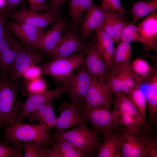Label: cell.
Here are the masks:
<instances>
[{
	"label": "cell",
	"mask_w": 157,
	"mask_h": 157,
	"mask_svg": "<svg viewBox=\"0 0 157 157\" xmlns=\"http://www.w3.org/2000/svg\"><path fill=\"white\" fill-rule=\"evenodd\" d=\"M92 0H71L69 11L72 19V25L74 28L79 27L84 15L90 6Z\"/></svg>",
	"instance_id": "cell-30"
},
{
	"label": "cell",
	"mask_w": 157,
	"mask_h": 157,
	"mask_svg": "<svg viewBox=\"0 0 157 157\" xmlns=\"http://www.w3.org/2000/svg\"><path fill=\"white\" fill-rule=\"evenodd\" d=\"M132 57L129 44L124 41L119 42L115 49L112 69H119L128 65L130 63Z\"/></svg>",
	"instance_id": "cell-28"
},
{
	"label": "cell",
	"mask_w": 157,
	"mask_h": 157,
	"mask_svg": "<svg viewBox=\"0 0 157 157\" xmlns=\"http://www.w3.org/2000/svg\"><path fill=\"white\" fill-rule=\"evenodd\" d=\"M145 143L144 137L132 133L126 128L122 129L118 140L122 157H144Z\"/></svg>",
	"instance_id": "cell-16"
},
{
	"label": "cell",
	"mask_w": 157,
	"mask_h": 157,
	"mask_svg": "<svg viewBox=\"0 0 157 157\" xmlns=\"http://www.w3.org/2000/svg\"><path fill=\"white\" fill-rule=\"evenodd\" d=\"M6 26L10 32L21 40L24 45L39 49L44 33L42 29L17 22H8Z\"/></svg>",
	"instance_id": "cell-12"
},
{
	"label": "cell",
	"mask_w": 157,
	"mask_h": 157,
	"mask_svg": "<svg viewBox=\"0 0 157 157\" xmlns=\"http://www.w3.org/2000/svg\"><path fill=\"white\" fill-rule=\"evenodd\" d=\"M111 115L115 120L130 132L144 137V122L137 108L127 95L116 97Z\"/></svg>",
	"instance_id": "cell-3"
},
{
	"label": "cell",
	"mask_w": 157,
	"mask_h": 157,
	"mask_svg": "<svg viewBox=\"0 0 157 157\" xmlns=\"http://www.w3.org/2000/svg\"><path fill=\"white\" fill-rule=\"evenodd\" d=\"M53 100L46 102L30 113L27 117L29 121L33 124L38 122L45 125L48 132L55 128L57 118L53 108Z\"/></svg>",
	"instance_id": "cell-21"
},
{
	"label": "cell",
	"mask_w": 157,
	"mask_h": 157,
	"mask_svg": "<svg viewBox=\"0 0 157 157\" xmlns=\"http://www.w3.org/2000/svg\"><path fill=\"white\" fill-rule=\"evenodd\" d=\"M101 6L112 12L125 15V10L122 6L120 0H102Z\"/></svg>",
	"instance_id": "cell-39"
},
{
	"label": "cell",
	"mask_w": 157,
	"mask_h": 157,
	"mask_svg": "<svg viewBox=\"0 0 157 157\" xmlns=\"http://www.w3.org/2000/svg\"><path fill=\"white\" fill-rule=\"evenodd\" d=\"M157 10V0L133 1L131 8L128 10L131 15L134 25L139 20Z\"/></svg>",
	"instance_id": "cell-29"
},
{
	"label": "cell",
	"mask_w": 157,
	"mask_h": 157,
	"mask_svg": "<svg viewBox=\"0 0 157 157\" xmlns=\"http://www.w3.org/2000/svg\"><path fill=\"white\" fill-rule=\"evenodd\" d=\"M3 123L1 122L0 121V129H1V126L3 125Z\"/></svg>",
	"instance_id": "cell-46"
},
{
	"label": "cell",
	"mask_w": 157,
	"mask_h": 157,
	"mask_svg": "<svg viewBox=\"0 0 157 157\" xmlns=\"http://www.w3.org/2000/svg\"><path fill=\"white\" fill-rule=\"evenodd\" d=\"M122 129L105 136V140L101 144L95 156L98 157H122V152L118 144L119 137Z\"/></svg>",
	"instance_id": "cell-26"
},
{
	"label": "cell",
	"mask_w": 157,
	"mask_h": 157,
	"mask_svg": "<svg viewBox=\"0 0 157 157\" xmlns=\"http://www.w3.org/2000/svg\"><path fill=\"white\" fill-rule=\"evenodd\" d=\"M41 75L42 72L39 65H35L30 67L22 76L25 79L31 80L40 77Z\"/></svg>",
	"instance_id": "cell-41"
},
{
	"label": "cell",
	"mask_w": 157,
	"mask_h": 157,
	"mask_svg": "<svg viewBox=\"0 0 157 157\" xmlns=\"http://www.w3.org/2000/svg\"><path fill=\"white\" fill-rule=\"evenodd\" d=\"M35 49L30 45H23L8 71L11 81L17 80L30 67L37 65L42 60L43 55Z\"/></svg>",
	"instance_id": "cell-9"
},
{
	"label": "cell",
	"mask_w": 157,
	"mask_h": 157,
	"mask_svg": "<svg viewBox=\"0 0 157 157\" xmlns=\"http://www.w3.org/2000/svg\"><path fill=\"white\" fill-rule=\"evenodd\" d=\"M85 53L82 52L39 65L42 74L51 76L57 82L70 84L76 72L84 62Z\"/></svg>",
	"instance_id": "cell-4"
},
{
	"label": "cell",
	"mask_w": 157,
	"mask_h": 157,
	"mask_svg": "<svg viewBox=\"0 0 157 157\" xmlns=\"http://www.w3.org/2000/svg\"><path fill=\"white\" fill-rule=\"evenodd\" d=\"M69 84L63 83L62 85L54 90H44L28 97L24 103L18 116L19 122L27 117L28 115L40 106L55 98L61 93L67 92Z\"/></svg>",
	"instance_id": "cell-11"
},
{
	"label": "cell",
	"mask_w": 157,
	"mask_h": 157,
	"mask_svg": "<svg viewBox=\"0 0 157 157\" xmlns=\"http://www.w3.org/2000/svg\"><path fill=\"white\" fill-rule=\"evenodd\" d=\"M110 11L92 2L86 13L81 30V38L83 42L91 32L102 26L106 17Z\"/></svg>",
	"instance_id": "cell-18"
},
{
	"label": "cell",
	"mask_w": 157,
	"mask_h": 157,
	"mask_svg": "<svg viewBox=\"0 0 157 157\" xmlns=\"http://www.w3.org/2000/svg\"><path fill=\"white\" fill-rule=\"evenodd\" d=\"M26 86L21 90V92L25 96L28 97L46 90V84L43 78L40 77L31 80H26Z\"/></svg>",
	"instance_id": "cell-34"
},
{
	"label": "cell",
	"mask_w": 157,
	"mask_h": 157,
	"mask_svg": "<svg viewBox=\"0 0 157 157\" xmlns=\"http://www.w3.org/2000/svg\"><path fill=\"white\" fill-rule=\"evenodd\" d=\"M89 74L90 81L84 99L82 103L76 105L85 109L98 107L111 111L113 93L108 85L103 86L96 77Z\"/></svg>",
	"instance_id": "cell-8"
},
{
	"label": "cell",
	"mask_w": 157,
	"mask_h": 157,
	"mask_svg": "<svg viewBox=\"0 0 157 157\" xmlns=\"http://www.w3.org/2000/svg\"><path fill=\"white\" fill-rule=\"evenodd\" d=\"M140 86L135 87L127 95L140 113L144 125L143 130L147 133L150 129L151 127L146 120L147 103L144 93L140 89Z\"/></svg>",
	"instance_id": "cell-31"
},
{
	"label": "cell",
	"mask_w": 157,
	"mask_h": 157,
	"mask_svg": "<svg viewBox=\"0 0 157 157\" xmlns=\"http://www.w3.org/2000/svg\"><path fill=\"white\" fill-rule=\"evenodd\" d=\"M13 82L8 73L0 74V121L5 126L19 123L18 116L24 104L18 99V87Z\"/></svg>",
	"instance_id": "cell-1"
},
{
	"label": "cell",
	"mask_w": 157,
	"mask_h": 157,
	"mask_svg": "<svg viewBox=\"0 0 157 157\" xmlns=\"http://www.w3.org/2000/svg\"><path fill=\"white\" fill-rule=\"evenodd\" d=\"M76 106L85 121L90 124L92 130L97 135L103 134L105 136L115 132L122 125L115 120L111 111L98 107L85 109L76 105Z\"/></svg>",
	"instance_id": "cell-6"
},
{
	"label": "cell",
	"mask_w": 157,
	"mask_h": 157,
	"mask_svg": "<svg viewBox=\"0 0 157 157\" xmlns=\"http://www.w3.org/2000/svg\"><path fill=\"white\" fill-rule=\"evenodd\" d=\"M53 139H63L81 151L85 157L95 155L98 152L101 144L97 135L87 126L85 123L67 131L59 133L53 132Z\"/></svg>",
	"instance_id": "cell-5"
},
{
	"label": "cell",
	"mask_w": 157,
	"mask_h": 157,
	"mask_svg": "<svg viewBox=\"0 0 157 157\" xmlns=\"http://www.w3.org/2000/svg\"><path fill=\"white\" fill-rule=\"evenodd\" d=\"M145 139L144 157H157V140L156 136L147 134L144 137Z\"/></svg>",
	"instance_id": "cell-38"
},
{
	"label": "cell",
	"mask_w": 157,
	"mask_h": 157,
	"mask_svg": "<svg viewBox=\"0 0 157 157\" xmlns=\"http://www.w3.org/2000/svg\"><path fill=\"white\" fill-rule=\"evenodd\" d=\"M24 45L5 28L0 43V74L7 73Z\"/></svg>",
	"instance_id": "cell-10"
},
{
	"label": "cell",
	"mask_w": 157,
	"mask_h": 157,
	"mask_svg": "<svg viewBox=\"0 0 157 157\" xmlns=\"http://www.w3.org/2000/svg\"><path fill=\"white\" fill-rule=\"evenodd\" d=\"M85 45L81 41L74 30L64 33L61 40L53 51L48 55L52 60L65 58L77 52H85Z\"/></svg>",
	"instance_id": "cell-13"
},
{
	"label": "cell",
	"mask_w": 157,
	"mask_h": 157,
	"mask_svg": "<svg viewBox=\"0 0 157 157\" xmlns=\"http://www.w3.org/2000/svg\"><path fill=\"white\" fill-rule=\"evenodd\" d=\"M138 30L137 26L131 23L129 24L127 23L122 29L119 42L124 41L129 44L134 42H137L144 44Z\"/></svg>",
	"instance_id": "cell-33"
},
{
	"label": "cell",
	"mask_w": 157,
	"mask_h": 157,
	"mask_svg": "<svg viewBox=\"0 0 157 157\" xmlns=\"http://www.w3.org/2000/svg\"><path fill=\"white\" fill-rule=\"evenodd\" d=\"M134 72L142 78L147 80L149 76L152 68L144 59L137 58L131 63Z\"/></svg>",
	"instance_id": "cell-36"
},
{
	"label": "cell",
	"mask_w": 157,
	"mask_h": 157,
	"mask_svg": "<svg viewBox=\"0 0 157 157\" xmlns=\"http://www.w3.org/2000/svg\"><path fill=\"white\" fill-rule=\"evenodd\" d=\"M127 23L123 15L110 11L106 17L102 27L117 44L119 41L122 29Z\"/></svg>",
	"instance_id": "cell-24"
},
{
	"label": "cell",
	"mask_w": 157,
	"mask_h": 157,
	"mask_svg": "<svg viewBox=\"0 0 157 157\" xmlns=\"http://www.w3.org/2000/svg\"><path fill=\"white\" fill-rule=\"evenodd\" d=\"M144 94L148 112V124L149 125L157 119V72L153 71Z\"/></svg>",
	"instance_id": "cell-23"
},
{
	"label": "cell",
	"mask_w": 157,
	"mask_h": 157,
	"mask_svg": "<svg viewBox=\"0 0 157 157\" xmlns=\"http://www.w3.org/2000/svg\"><path fill=\"white\" fill-rule=\"evenodd\" d=\"M6 0H0V9L3 10L6 6Z\"/></svg>",
	"instance_id": "cell-45"
},
{
	"label": "cell",
	"mask_w": 157,
	"mask_h": 157,
	"mask_svg": "<svg viewBox=\"0 0 157 157\" xmlns=\"http://www.w3.org/2000/svg\"><path fill=\"white\" fill-rule=\"evenodd\" d=\"M23 0H6V4L3 11L7 13L10 10L18 6Z\"/></svg>",
	"instance_id": "cell-44"
},
{
	"label": "cell",
	"mask_w": 157,
	"mask_h": 157,
	"mask_svg": "<svg viewBox=\"0 0 157 157\" xmlns=\"http://www.w3.org/2000/svg\"><path fill=\"white\" fill-rule=\"evenodd\" d=\"M144 45L157 51V11L152 13L137 26Z\"/></svg>",
	"instance_id": "cell-20"
},
{
	"label": "cell",
	"mask_w": 157,
	"mask_h": 157,
	"mask_svg": "<svg viewBox=\"0 0 157 157\" xmlns=\"http://www.w3.org/2000/svg\"><path fill=\"white\" fill-rule=\"evenodd\" d=\"M51 143V149H47L49 157H85L80 150L63 139L57 138Z\"/></svg>",
	"instance_id": "cell-25"
},
{
	"label": "cell",
	"mask_w": 157,
	"mask_h": 157,
	"mask_svg": "<svg viewBox=\"0 0 157 157\" xmlns=\"http://www.w3.org/2000/svg\"><path fill=\"white\" fill-rule=\"evenodd\" d=\"M44 125L22 124L19 122L14 125L5 126L2 140L12 143L15 147L21 146L22 142L33 141L47 145L53 141Z\"/></svg>",
	"instance_id": "cell-2"
},
{
	"label": "cell",
	"mask_w": 157,
	"mask_h": 157,
	"mask_svg": "<svg viewBox=\"0 0 157 157\" xmlns=\"http://www.w3.org/2000/svg\"><path fill=\"white\" fill-rule=\"evenodd\" d=\"M69 17L56 20L44 34L39 49L47 55L54 50L61 40L67 24Z\"/></svg>",
	"instance_id": "cell-19"
},
{
	"label": "cell",
	"mask_w": 157,
	"mask_h": 157,
	"mask_svg": "<svg viewBox=\"0 0 157 157\" xmlns=\"http://www.w3.org/2000/svg\"><path fill=\"white\" fill-rule=\"evenodd\" d=\"M90 76L85 60L75 73L69 84V92L72 102L81 103L89 86Z\"/></svg>",
	"instance_id": "cell-17"
},
{
	"label": "cell",
	"mask_w": 157,
	"mask_h": 157,
	"mask_svg": "<svg viewBox=\"0 0 157 157\" xmlns=\"http://www.w3.org/2000/svg\"><path fill=\"white\" fill-rule=\"evenodd\" d=\"M94 31L101 51L106 69L108 74L112 67L115 50L114 42L104 29L102 26L97 28Z\"/></svg>",
	"instance_id": "cell-22"
},
{
	"label": "cell",
	"mask_w": 157,
	"mask_h": 157,
	"mask_svg": "<svg viewBox=\"0 0 157 157\" xmlns=\"http://www.w3.org/2000/svg\"><path fill=\"white\" fill-rule=\"evenodd\" d=\"M107 83L109 89L116 97L124 95L121 90V78L119 69L113 70L108 74Z\"/></svg>",
	"instance_id": "cell-35"
},
{
	"label": "cell",
	"mask_w": 157,
	"mask_h": 157,
	"mask_svg": "<svg viewBox=\"0 0 157 157\" xmlns=\"http://www.w3.org/2000/svg\"><path fill=\"white\" fill-rule=\"evenodd\" d=\"M6 140L0 141V157H23L21 146L18 147L11 146Z\"/></svg>",
	"instance_id": "cell-37"
},
{
	"label": "cell",
	"mask_w": 157,
	"mask_h": 157,
	"mask_svg": "<svg viewBox=\"0 0 157 157\" xmlns=\"http://www.w3.org/2000/svg\"><path fill=\"white\" fill-rule=\"evenodd\" d=\"M67 0H50L49 12H50L58 17L60 18L61 13L60 9L62 6Z\"/></svg>",
	"instance_id": "cell-42"
},
{
	"label": "cell",
	"mask_w": 157,
	"mask_h": 157,
	"mask_svg": "<svg viewBox=\"0 0 157 157\" xmlns=\"http://www.w3.org/2000/svg\"><path fill=\"white\" fill-rule=\"evenodd\" d=\"M28 2L30 10L42 13L49 12V5L46 2V0H26Z\"/></svg>",
	"instance_id": "cell-40"
},
{
	"label": "cell",
	"mask_w": 157,
	"mask_h": 157,
	"mask_svg": "<svg viewBox=\"0 0 157 157\" xmlns=\"http://www.w3.org/2000/svg\"><path fill=\"white\" fill-rule=\"evenodd\" d=\"M58 110L60 115L57 118L54 133L64 132L71 127L85 123V119L77 109L76 102L70 104L65 101L59 107Z\"/></svg>",
	"instance_id": "cell-14"
},
{
	"label": "cell",
	"mask_w": 157,
	"mask_h": 157,
	"mask_svg": "<svg viewBox=\"0 0 157 157\" xmlns=\"http://www.w3.org/2000/svg\"><path fill=\"white\" fill-rule=\"evenodd\" d=\"M7 16L17 22L42 29L60 19L50 12L40 13L28 10L23 5H22L20 10L16 13H10Z\"/></svg>",
	"instance_id": "cell-15"
},
{
	"label": "cell",
	"mask_w": 157,
	"mask_h": 157,
	"mask_svg": "<svg viewBox=\"0 0 157 157\" xmlns=\"http://www.w3.org/2000/svg\"><path fill=\"white\" fill-rule=\"evenodd\" d=\"M6 14L2 10H0V43L7 23Z\"/></svg>",
	"instance_id": "cell-43"
},
{
	"label": "cell",
	"mask_w": 157,
	"mask_h": 157,
	"mask_svg": "<svg viewBox=\"0 0 157 157\" xmlns=\"http://www.w3.org/2000/svg\"><path fill=\"white\" fill-rule=\"evenodd\" d=\"M21 147L24 152L23 157H49L46 145L41 142H24Z\"/></svg>",
	"instance_id": "cell-32"
},
{
	"label": "cell",
	"mask_w": 157,
	"mask_h": 157,
	"mask_svg": "<svg viewBox=\"0 0 157 157\" xmlns=\"http://www.w3.org/2000/svg\"><path fill=\"white\" fill-rule=\"evenodd\" d=\"M119 70L121 78V90L124 95H127L135 87L141 86L146 81L134 72L131 63Z\"/></svg>",
	"instance_id": "cell-27"
},
{
	"label": "cell",
	"mask_w": 157,
	"mask_h": 157,
	"mask_svg": "<svg viewBox=\"0 0 157 157\" xmlns=\"http://www.w3.org/2000/svg\"><path fill=\"white\" fill-rule=\"evenodd\" d=\"M90 38L85 45L86 54L85 63L89 73L96 77L103 86L107 85V72L103 60L101 51L96 34L88 36Z\"/></svg>",
	"instance_id": "cell-7"
}]
</instances>
